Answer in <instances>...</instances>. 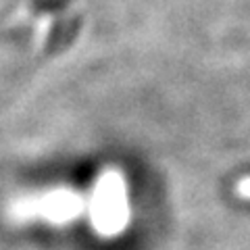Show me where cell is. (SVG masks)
<instances>
[{
	"label": "cell",
	"instance_id": "cell-1",
	"mask_svg": "<svg viewBox=\"0 0 250 250\" xmlns=\"http://www.w3.org/2000/svg\"><path fill=\"white\" fill-rule=\"evenodd\" d=\"M238 194H240V196L250 198V177H244V179L240 182V186H238Z\"/></svg>",
	"mask_w": 250,
	"mask_h": 250
}]
</instances>
